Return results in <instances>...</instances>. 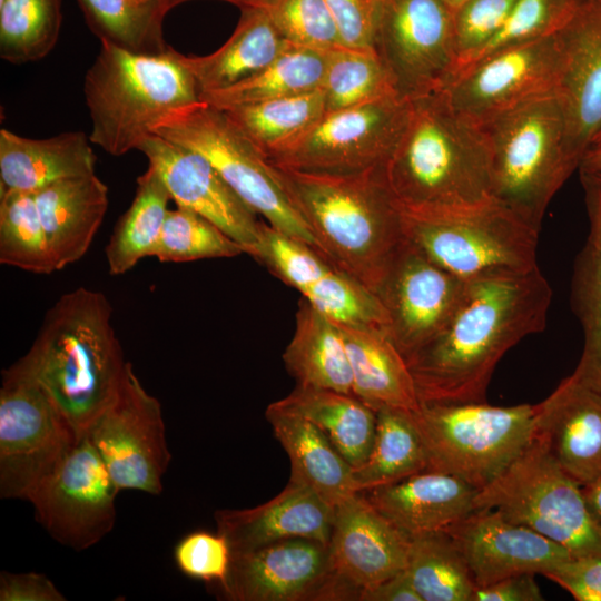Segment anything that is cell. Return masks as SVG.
Wrapping results in <instances>:
<instances>
[{
    "label": "cell",
    "instance_id": "cell-1",
    "mask_svg": "<svg viewBox=\"0 0 601 601\" xmlns=\"http://www.w3.org/2000/svg\"><path fill=\"white\" fill-rule=\"evenodd\" d=\"M552 289L539 267L467 280L441 332L406 363L420 404L485 402L503 355L544 329Z\"/></svg>",
    "mask_w": 601,
    "mask_h": 601
},
{
    "label": "cell",
    "instance_id": "cell-2",
    "mask_svg": "<svg viewBox=\"0 0 601 601\" xmlns=\"http://www.w3.org/2000/svg\"><path fill=\"white\" fill-rule=\"evenodd\" d=\"M274 167L319 253L375 294L405 239L384 167L351 174Z\"/></svg>",
    "mask_w": 601,
    "mask_h": 601
},
{
    "label": "cell",
    "instance_id": "cell-3",
    "mask_svg": "<svg viewBox=\"0 0 601 601\" xmlns=\"http://www.w3.org/2000/svg\"><path fill=\"white\" fill-rule=\"evenodd\" d=\"M384 174L403 210L463 208L493 198L486 132L454 110L441 91L411 99Z\"/></svg>",
    "mask_w": 601,
    "mask_h": 601
},
{
    "label": "cell",
    "instance_id": "cell-4",
    "mask_svg": "<svg viewBox=\"0 0 601 601\" xmlns=\"http://www.w3.org/2000/svg\"><path fill=\"white\" fill-rule=\"evenodd\" d=\"M111 316L104 293L86 287L65 293L20 358L78 433L112 401L126 370Z\"/></svg>",
    "mask_w": 601,
    "mask_h": 601
},
{
    "label": "cell",
    "instance_id": "cell-5",
    "mask_svg": "<svg viewBox=\"0 0 601 601\" xmlns=\"http://www.w3.org/2000/svg\"><path fill=\"white\" fill-rule=\"evenodd\" d=\"M83 96L91 144L116 157L138 150L168 116L200 101L180 52L139 53L107 42L85 75Z\"/></svg>",
    "mask_w": 601,
    "mask_h": 601
},
{
    "label": "cell",
    "instance_id": "cell-6",
    "mask_svg": "<svg viewBox=\"0 0 601 601\" xmlns=\"http://www.w3.org/2000/svg\"><path fill=\"white\" fill-rule=\"evenodd\" d=\"M482 127L491 151L493 199L540 230L552 198L579 169L568 151L555 93L534 99Z\"/></svg>",
    "mask_w": 601,
    "mask_h": 601
},
{
    "label": "cell",
    "instance_id": "cell-7",
    "mask_svg": "<svg viewBox=\"0 0 601 601\" xmlns=\"http://www.w3.org/2000/svg\"><path fill=\"white\" fill-rule=\"evenodd\" d=\"M402 215L405 236L433 262L464 280L522 274L538 267L540 230L493 198L454 209H402Z\"/></svg>",
    "mask_w": 601,
    "mask_h": 601
},
{
    "label": "cell",
    "instance_id": "cell-8",
    "mask_svg": "<svg viewBox=\"0 0 601 601\" xmlns=\"http://www.w3.org/2000/svg\"><path fill=\"white\" fill-rule=\"evenodd\" d=\"M412 414L427 470L454 475L477 490L499 476L532 440L531 404L427 403Z\"/></svg>",
    "mask_w": 601,
    "mask_h": 601
},
{
    "label": "cell",
    "instance_id": "cell-9",
    "mask_svg": "<svg viewBox=\"0 0 601 601\" xmlns=\"http://www.w3.org/2000/svg\"><path fill=\"white\" fill-rule=\"evenodd\" d=\"M155 135L204 156L267 224L318 250L313 234L282 186L275 167L225 110L200 100L168 116Z\"/></svg>",
    "mask_w": 601,
    "mask_h": 601
},
{
    "label": "cell",
    "instance_id": "cell-10",
    "mask_svg": "<svg viewBox=\"0 0 601 601\" xmlns=\"http://www.w3.org/2000/svg\"><path fill=\"white\" fill-rule=\"evenodd\" d=\"M474 508L496 510L564 546L573 556H601V532L589 514L581 486L533 440L477 491Z\"/></svg>",
    "mask_w": 601,
    "mask_h": 601
},
{
    "label": "cell",
    "instance_id": "cell-11",
    "mask_svg": "<svg viewBox=\"0 0 601 601\" xmlns=\"http://www.w3.org/2000/svg\"><path fill=\"white\" fill-rule=\"evenodd\" d=\"M81 434L20 358L6 368L0 388L1 499L28 500Z\"/></svg>",
    "mask_w": 601,
    "mask_h": 601
},
{
    "label": "cell",
    "instance_id": "cell-12",
    "mask_svg": "<svg viewBox=\"0 0 601 601\" xmlns=\"http://www.w3.org/2000/svg\"><path fill=\"white\" fill-rule=\"evenodd\" d=\"M454 9L445 0H377L373 50L397 93L407 99L440 91L457 55Z\"/></svg>",
    "mask_w": 601,
    "mask_h": 601
},
{
    "label": "cell",
    "instance_id": "cell-13",
    "mask_svg": "<svg viewBox=\"0 0 601 601\" xmlns=\"http://www.w3.org/2000/svg\"><path fill=\"white\" fill-rule=\"evenodd\" d=\"M411 99L392 95L325 114L272 165L351 174L384 167L406 126Z\"/></svg>",
    "mask_w": 601,
    "mask_h": 601
},
{
    "label": "cell",
    "instance_id": "cell-14",
    "mask_svg": "<svg viewBox=\"0 0 601 601\" xmlns=\"http://www.w3.org/2000/svg\"><path fill=\"white\" fill-rule=\"evenodd\" d=\"M563 66L559 33L497 50L451 76L440 90L459 114L484 126L555 93Z\"/></svg>",
    "mask_w": 601,
    "mask_h": 601
},
{
    "label": "cell",
    "instance_id": "cell-15",
    "mask_svg": "<svg viewBox=\"0 0 601 601\" xmlns=\"http://www.w3.org/2000/svg\"><path fill=\"white\" fill-rule=\"evenodd\" d=\"M87 435L121 490L152 495L162 491L171 455L159 401L149 394L127 362L119 388Z\"/></svg>",
    "mask_w": 601,
    "mask_h": 601
},
{
    "label": "cell",
    "instance_id": "cell-16",
    "mask_svg": "<svg viewBox=\"0 0 601 601\" xmlns=\"http://www.w3.org/2000/svg\"><path fill=\"white\" fill-rule=\"evenodd\" d=\"M119 491L87 433H82L28 501L51 538L82 551L112 530Z\"/></svg>",
    "mask_w": 601,
    "mask_h": 601
},
{
    "label": "cell",
    "instance_id": "cell-17",
    "mask_svg": "<svg viewBox=\"0 0 601 601\" xmlns=\"http://www.w3.org/2000/svg\"><path fill=\"white\" fill-rule=\"evenodd\" d=\"M406 236L375 293L387 317V335L405 361L445 326L466 288Z\"/></svg>",
    "mask_w": 601,
    "mask_h": 601
},
{
    "label": "cell",
    "instance_id": "cell-18",
    "mask_svg": "<svg viewBox=\"0 0 601 601\" xmlns=\"http://www.w3.org/2000/svg\"><path fill=\"white\" fill-rule=\"evenodd\" d=\"M221 589L233 601H337L353 597L331 568L328 544L305 538L231 553Z\"/></svg>",
    "mask_w": 601,
    "mask_h": 601
},
{
    "label": "cell",
    "instance_id": "cell-19",
    "mask_svg": "<svg viewBox=\"0 0 601 601\" xmlns=\"http://www.w3.org/2000/svg\"><path fill=\"white\" fill-rule=\"evenodd\" d=\"M164 180L171 200L207 218L256 256L262 223L200 154L159 135L138 149Z\"/></svg>",
    "mask_w": 601,
    "mask_h": 601
},
{
    "label": "cell",
    "instance_id": "cell-20",
    "mask_svg": "<svg viewBox=\"0 0 601 601\" xmlns=\"http://www.w3.org/2000/svg\"><path fill=\"white\" fill-rule=\"evenodd\" d=\"M532 440L580 486L601 477V383L579 367L534 404Z\"/></svg>",
    "mask_w": 601,
    "mask_h": 601
},
{
    "label": "cell",
    "instance_id": "cell-21",
    "mask_svg": "<svg viewBox=\"0 0 601 601\" xmlns=\"http://www.w3.org/2000/svg\"><path fill=\"white\" fill-rule=\"evenodd\" d=\"M462 551L476 587L541 573L572 556L559 543L493 509H477L446 531Z\"/></svg>",
    "mask_w": 601,
    "mask_h": 601
},
{
    "label": "cell",
    "instance_id": "cell-22",
    "mask_svg": "<svg viewBox=\"0 0 601 601\" xmlns=\"http://www.w3.org/2000/svg\"><path fill=\"white\" fill-rule=\"evenodd\" d=\"M563 66L555 96L579 165L601 130V0H588L559 32Z\"/></svg>",
    "mask_w": 601,
    "mask_h": 601
},
{
    "label": "cell",
    "instance_id": "cell-23",
    "mask_svg": "<svg viewBox=\"0 0 601 601\" xmlns=\"http://www.w3.org/2000/svg\"><path fill=\"white\" fill-rule=\"evenodd\" d=\"M410 540L361 494L335 506L328 542L333 572L361 594L407 566Z\"/></svg>",
    "mask_w": 601,
    "mask_h": 601
},
{
    "label": "cell",
    "instance_id": "cell-24",
    "mask_svg": "<svg viewBox=\"0 0 601 601\" xmlns=\"http://www.w3.org/2000/svg\"><path fill=\"white\" fill-rule=\"evenodd\" d=\"M334 515V506L307 485L289 479L269 501L249 509L218 510L215 521L231 553H237L295 538L328 544Z\"/></svg>",
    "mask_w": 601,
    "mask_h": 601
},
{
    "label": "cell",
    "instance_id": "cell-25",
    "mask_svg": "<svg viewBox=\"0 0 601 601\" xmlns=\"http://www.w3.org/2000/svg\"><path fill=\"white\" fill-rule=\"evenodd\" d=\"M477 491L460 477L426 470L358 493L411 539L449 531L475 510Z\"/></svg>",
    "mask_w": 601,
    "mask_h": 601
},
{
    "label": "cell",
    "instance_id": "cell-26",
    "mask_svg": "<svg viewBox=\"0 0 601 601\" xmlns=\"http://www.w3.org/2000/svg\"><path fill=\"white\" fill-rule=\"evenodd\" d=\"M55 270L88 252L108 208V187L95 174L52 184L35 193Z\"/></svg>",
    "mask_w": 601,
    "mask_h": 601
},
{
    "label": "cell",
    "instance_id": "cell-27",
    "mask_svg": "<svg viewBox=\"0 0 601 601\" xmlns=\"http://www.w3.org/2000/svg\"><path fill=\"white\" fill-rule=\"evenodd\" d=\"M89 136L68 131L49 138H27L0 130V194H35L58 181L95 174Z\"/></svg>",
    "mask_w": 601,
    "mask_h": 601
},
{
    "label": "cell",
    "instance_id": "cell-28",
    "mask_svg": "<svg viewBox=\"0 0 601 601\" xmlns=\"http://www.w3.org/2000/svg\"><path fill=\"white\" fill-rule=\"evenodd\" d=\"M290 45L262 8H243L240 19L227 41L206 56H185L199 95L221 90L264 69Z\"/></svg>",
    "mask_w": 601,
    "mask_h": 601
},
{
    "label": "cell",
    "instance_id": "cell-29",
    "mask_svg": "<svg viewBox=\"0 0 601 601\" xmlns=\"http://www.w3.org/2000/svg\"><path fill=\"white\" fill-rule=\"evenodd\" d=\"M338 326L349 359L353 395L375 412L383 407L416 412L421 404L413 376L387 333Z\"/></svg>",
    "mask_w": 601,
    "mask_h": 601
},
{
    "label": "cell",
    "instance_id": "cell-30",
    "mask_svg": "<svg viewBox=\"0 0 601 601\" xmlns=\"http://www.w3.org/2000/svg\"><path fill=\"white\" fill-rule=\"evenodd\" d=\"M265 417L290 462V480L307 485L332 506L355 494L353 467L312 422L268 405Z\"/></svg>",
    "mask_w": 601,
    "mask_h": 601
},
{
    "label": "cell",
    "instance_id": "cell-31",
    "mask_svg": "<svg viewBox=\"0 0 601 601\" xmlns=\"http://www.w3.org/2000/svg\"><path fill=\"white\" fill-rule=\"evenodd\" d=\"M269 405L315 424L353 469L367 460L375 439L376 412L356 396L297 385Z\"/></svg>",
    "mask_w": 601,
    "mask_h": 601
},
{
    "label": "cell",
    "instance_id": "cell-32",
    "mask_svg": "<svg viewBox=\"0 0 601 601\" xmlns=\"http://www.w3.org/2000/svg\"><path fill=\"white\" fill-rule=\"evenodd\" d=\"M297 385L353 395V380L339 326L304 297L298 303L294 335L283 354Z\"/></svg>",
    "mask_w": 601,
    "mask_h": 601
},
{
    "label": "cell",
    "instance_id": "cell-33",
    "mask_svg": "<svg viewBox=\"0 0 601 601\" xmlns=\"http://www.w3.org/2000/svg\"><path fill=\"white\" fill-rule=\"evenodd\" d=\"M329 50L289 46L273 62L228 88L200 95L219 109L297 96L322 88Z\"/></svg>",
    "mask_w": 601,
    "mask_h": 601
},
{
    "label": "cell",
    "instance_id": "cell-34",
    "mask_svg": "<svg viewBox=\"0 0 601 601\" xmlns=\"http://www.w3.org/2000/svg\"><path fill=\"white\" fill-rule=\"evenodd\" d=\"M413 412L376 411V432L367 460L352 470L356 493L391 484L428 469L426 450Z\"/></svg>",
    "mask_w": 601,
    "mask_h": 601
},
{
    "label": "cell",
    "instance_id": "cell-35",
    "mask_svg": "<svg viewBox=\"0 0 601 601\" xmlns=\"http://www.w3.org/2000/svg\"><path fill=\"white\" fill-rule=\"evenodd\" d=\"M269 161L302 138L324 115L322 90L223 109Z\"/></svg>",
    "mask_w": 601,
    "mask_h": 601
},
{
    "label": "cell",
    "instance_id": "cell-36",
    "mask_svg": "<svg viewBox=\"0 0 601 601\" xmlns=\"http://www.w3.org/2000/svg\"><path fill=\"white\" fill-rule=\"evenodd\" d=\"M171 200L157 170L148 165L137 179V188L129 208L118 219L106 246L109 273L121 275L137 263L151 256L160 236Z\"/></svg>",
    "mask_w": 601,
    "mask_h": 601
},
{
    "label": "cell",
    "instance_id": "cell-37",
    "mask_svg": "<svg viewBox=\"0 0 601 601\" xmlns=\"http://www.w3.org/2000/svg\"><path fill=\"white\" fill-rule=\"evenodd\" d=\"M91 31L107 42L139 53H161L170 47L162 23L171 0H77Z\"/></svg>",
    "mask_w": 601,
    "mask_h": 601
},
{
    "label": "cell",
    "instance_id": "cell-38",
    "mask_svg": "<svg viewBox=\"0 0 601 601\" xmlns=\"http://www.w3.org/2000/svg\"><path fill=\"white\" fill-rule=\"evenodd\" d=\"M406 571L423 601H472L476 584L447 532L408 539Z\"/></svg>",
    "mask_w": 601,
    "mask_h": 601
},
{
    "label": "cell",
    "instance_id": "cell-39",
    "mask_svg": "<svg viewBox=\"0 0 601 601\" xmlns=\"http://www.w3.org/2000/svg\"><path fill=\"white\" fill-rule=\"evenodd\" d=\"M321 90L325 114L398 95L388 71L373 49L347 47L329 50Z\"/></svg>",
    "mask_w": 601,
    "mask_h": 601
},
{
    "label": "cell",
    "instance_id": "cell-40",
    "mask_svg": "<svg viewBox=\"0 0 601 601\" xmlns=\"http://www.w3.org/2000/svg\"><path fill=\"white\" fill-rule=\"evenodd\" d=\"M61 0H2L0 57L11 63L40 60L56 46Z\"/></svg>",
    "mask_w": 601,
    "mask_h": 601
},
{
    "label": "cell",
    "instance_id": "cell-41",
    "mask_svg": "<svg viewBox=\"0 0 601 601\" xmlns=\"http://www.w3.org/2000/svg\"><path fill=\"white\" fill-rule=\"evenodd\" d=\"M0 263L33 274L56 272L35 194H0Z\"/></svg>",
    "mask_w": 601,
    "mask_h": 601
},
{
    "label": "cell",
    "instance_id": "cell-42",
    "mask_svg": "<svg viewBox=\"0 0 601 601\" xmlns=\"http://www.w3.org/2000/svg\"><path fill=\"white\" fill-rule=\"evenodd\" d=\"M244 248L214 223L184 208L169 209L151 257L166 263L231 258Z\"/></svg>",
    "mask_w": 601,
    "mask_h": 601
},
{
    "label": "cell",
    "instance_id": "cell-43",
    "mask_svg": "<svg viewBox=\"0 0 601 601\" xmlns=\"http://www.w3.org/2000/svg\"><path fill=\"white\" fill-rule=\"evenodd\" d=\"M302 297L337 325L387 333L386 313L376 295L335 266L307 287Z\"/></svg>",
    "mask_w": 601,
    "mask_h": 601
},
{
    "label": "cell",
    "instance_id": "cell-44",
    "mask_svg": "<svg viewBox=\"0 0 601 601\" xmlns=\"http://www.w3.org/2000/svg\"><path fill=\"white\" fill-rule=\"evenodd\" d=\"M571 302L584 336L577 367L601 383V245L589 239L575 259Z\"/></svg>",
    "mask_w": 601,
    "mask_h": 601
},
{
    "label": "cell",
    "instance_id": "cell-45",
    "mask_svg": "<svg viewBox=\"0 0 601 601\" xmlns=\"http://www.w3.org/2000/svg\"><path fill=\"white\" fill-rule=\"evenodd\" d=\"M587 1L516 0L499 33L460 63L453 73L497 50L559 33Z\"/></svg>",
    "mask_w": 601,
    "mask_h": 601
},
{
    "label": "cell",
    "instance_id": "cell-46",
    "mask_svg": "<svg viewBox=\"0 0 601 601\" xmlns=\"http://www.w3.org/2000/svg\"><path fill=\"white\" fill-rule=\"evenodd\" d=\"M254 258L300 294L333 267L318 250L267 223H262Z\"/></svg>",
    "mask_w": 601,
    "mask_h": 601
},
{
    "label": "cell",
    "instance_id": "cell-47",
    "mask_svg": "<svg viewBox=\"0 0 601 601\" xmlns=\"http://www.w3.org/2000/svg\"><path fill=\"white\" fill-rule=\"evenodd\" d=\"M268 11L290 46L316 50L343 47L325 0H279Z\"/></svg>",
    "mask_w": 601,
    "mask_h": 601
},
{
    "label": "cell",
    "instance_id": "cell-48",
    "mask_svg": "<svg viewBox=\"0 0 601 601\" xmlns=\"http://www.w3.org/2000/svg\"><path fill=\"white\" fill-rule=\"evenodd\" d=\"M515 2L516 0H465L454 9V43L457 55L455 68L499 33Z\"/></svg>",
    "mask_w": 601,
    "mask_h": 601
},
{
    "label": "cell",
    "instance_id": "cell-49",
    "mask_svg": "<svg viewBox=\"0 0 601 601\" xmlns=\"http://www.w3.org/2000/svg\"><path fill=\"white\" fill-rule=\"evenodd\" d=\"M179 570L189 578L225 583L231 562V549L219 534L197 531L184 536L174 550Z\"/></svg>",
    "mask_w": 601,
    "mask_h": 601
},
{
    "label": "cell",
    "instance_id": "cell-50",
    "mask_svg": "<svg viewBox=\"0 0 601 601\" xmlns=\"http://www.w3.org/2000/svg\"><path fill=\"white\" fill-rule=\"evenodd\" d=\"M377 0H325L343 47L373 49Z\"/></svg>",
    "mask_w": 601,
    "mask_h": 601
},
{
    "label": "cell",
    "instance_id": "cell-51",
    "mask_svg": "<svg viewBox=\"0 0 601 601\" xmlns=\"http://www.w3.org/2000/svg\"><path fill=\"white\" fill-rule=\"evenodd\" d=\"M551 581L578 601H601V556H570L546 571Z\"/></svg>",
    "mask_w": 601,
    "mask_h": 601
},
{
    "label": "cell",
    "instance_id": "cell-52",
    "mask_svg": "<svg viewBox=\"0 0 601 601\" xmlns=\"http://www.w3.org/2000/svg\"><path fill=\"white\" fill-rule=\"evenodd\" d=\"M1 601H65V595L46 575L36 572L0 574Z\"/></svg>",
    "mask_w": 601,
    "mask_h": 601
},
{
    "label": "cell",
    "instance_id": "cell-53",
    "mask_svg": "<svg viewBox=\"0 0 601 601\" xmlns=\"http://www.w3.org/2000/svg\"><path fill=\"white\" fill-rule=\"evenodd\" d=\"M534 574L511 575L494 583L476 587L472 601H541L544 600Z\"/></svg>",
    "mask_w": 601,
    "mask_h": 601
},
{
    "label": "cell",
    "instance_id": "cell-54",
    "mask_svg": "<svg viewBox=\"0 0 601 601\" xmlns=\"http://www.w3.org/2000/svg\"><path fill=\"white\" fill-rule=\"evenodd\" d=\"M359 601H423L406 571L403 570L376 587L365 590Z\"/></svg>",
    "mask_w": 601,
    "mask_h": 601
},
{
    "label": "cell",
    "instance_id": "cell-55",
    "mask_svg": "<svg viewBox=\"0 0 601 601\" xmlns=\"http://www.w3.org/2000/svg\"><path fill=\"white\" fill-rule=\"evenodd\" d=\"M590 221L588 239L601 245V171H579Z\"/></svg>",
    "mask_w": 601,
    "mask_h": 601
},
{
    "label": "cell",
    "instance_id": "cell-56",
    "mask_svg": "<svg viewBox=\"0 0 601 601\" xmlns=\"http://www.w3.org/2000/svg\"><path fill=\"white\" fill-rule=\"evenodd\" d=\"M581 491L589 514L601 532V477L592 483L581 486Z\"/></svg>",
    "mask_w": 601,
    "mask_h": 601
},
{
    "label": "cell",
    "instance_id": "cell-57",
    "mask_svg": "<svg viewBox=\"0 0 601 601\" xmlns=\"http://www.w3.org/2000/svg\"><path fill=\"white\" fill-rule=\"evenodd\" d=\"M579 171H601V145L592 146L584 154Z\"/></svg>",
    "mask_w": 601,
    "mask_h": 601
},
{
    "label": "cell",
    "instance_id": "cell-58",
    "mask_svg": "<svg viewBox=\"0 0 601 601\" xmlns=\"http://www.w3.org/2000/svg\"><path fill=\"white\" fill-rule=\"evenodd\" d=\"M175 6L188 1V0H171ZM235 6L243 8H262V9H272L279 0H223Z\"/></svg>",
    "mask_w": 601,
    "mask_h": 601
},
{
    "label": "cell",
    "instance_id": "cell-59",
    "mask_svg": "<svg viewBox=\"0 0 601 601\" xmlns=\"http://www.w3.org/2000/svg\"><path fill=\"white\" fill-rule=\"evenodd\" d=\"M453 9L460 6L465 0H445Z\"/></svg>",
    "mask_w": 601,
    "mask_h": 601
},
{
    "label": "cell",
    "instance_id": "cell-60",
    "mask_svg": "<svg viewBox=\"0 0 601 601\" xmlns=\"http://www.w3.org/2000/svg\"><path fill=\"white\" fill-rule=\"evenodd\" d=\"M597 145H601V130L597 134V136L594 137L593 141H592V146H597Z\"/></svg>",
    "mask_w": 601,
    "mask_h": 601
},
{
    "label": "cell",
    "instance_id": "cell-61",
    "mask_svg": "<svg viewBox=\"0 0 601 601\" xmlns=\"http://www.w3.org/2000/svg\"><path fill=\"white\" fill-rule=\"evenodd\" d=\"M138 1H146V0H138Z\"/></svg>",
    "mask_w": 601,
    "mask_h": 601
},
{
    "label": "cell",
    "instance_id": "cell-62",
    "mask_svg": "<svg viewBox=\"0 0 601 601\" xmlns=\"http://www.w3.org/2000/svg\"><path fill=\"white\" fill-rule=\"evenodd\" d=\"M1 1H2V0H0V2H1Z\"/></svg>",
    "mask_w": 601,
    "mask_h": 601
}]
</instances>
